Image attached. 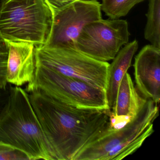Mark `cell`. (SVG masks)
<instances>
[{
  "mask_svg": "<svg viewBox=\"0 0 160 160\" xmlns=\"http://www.w3.org/2000/svg\"><path fill=\"white\" fill-rule=\"evenodd\" d=\"M0 160H29L27 155L19 150L0 143Z\"/></svg>",
  "mask_w": 160,
  "mask_h": 160,
  "instance_id": "16",
  "label": "cell"
},
{
  "mask_svg": "<svg viewBox=\"0 0 160 160\" xmlns=\"http://www.w3.org/2000/svg\"><path fill=\"white\" fill-rule=\"evenodd\" d=\"M124 45L108 67L106 94L110 109L116 103L120 83L131 67L133 57L138 49V42L134 40Z\"/></svg>",
  "mask_w": 160,
  "mask_h": 160,
  "instance_id": "11",
  "label": "cell"
},
{
  "mask_svg": "<svg viewBox=\"0 0 160 160\" xmlns=\"http://www.w3.org/2000/svg\"><path fill=\"white\" fill-rule=\"evenodd\" d=\"M25 90L53 160H72L84 146L109 126L111 109L78 108L62 103L36 89Z\"/></svg>",
  "mask_w": 160,
  "mask_h": 160,
  "instance_id": "1",
  "label": "cell"
},
{
  "mask_svg": "<svg viewBox=\"0 0 160 160\" xmlns=\"http://www.w3.org/2000/svg\"><path fill=\"white\" fill-rule=\"evenodd\" d=\"M36 65L106 91L109 63L92 58L73 46H36Z\"/></svg>",
  "mask_w": 160,
  "mask_h": 160,
  "instance_id": "6",
  "label": "cell"
},
{
  "mask_svg": "<svg viewBox=\"0 0 160 160\" xmlns=\"http://www.w3.org/2000/svg\"><path fill=\"white\" fill-rule=\"evenodd\" d=\"M5 1V0H3V1Z\"/></svg>",
  "mask_w": 160,
  "mask_h": 160,
  "instance_id": "20",
  "label": "cell"
},
{
  "mask_svg": "<svg viewBox=\"0 0 160 160\" xmlns=\"http://www.w3.org/2000/svg\"><path fill=\"white\" fill-rule=\"evenodd\" d=\"M147 100L139 95L127 72L120 83L116 103L111 112L115 116H127L133 119Z\"/></svg>",
  "mask_w": 160,
  "mask_h": 160,
  "instance_id": "12",
  "label": "cell"
},
{
  "mask_svg": "<svg viewBox=\"0 0 160 160\" xmlns=\"http://www.w3.org/2000/svg\"><path fill=\"white\" fill-rule=\"evenodd\" d=\"M2 2H3V0H0V10H1V8Z\"/></svg>",
  "mask_w": 160,
  "mask_h": 160,
  "instance_id": "19",
  "label": "cell"
},
{
  "mask_svg": "<svg viewBox=\"0 0 160 160\" xmlns=\"http://www.w3.org/2000/svg\"><path fill=\"white\" fill-rule=\"evenodd\" d=\"M9 95V84L5 88H0V113L7 102Z\"/></svg>",
  "mask_w": 160,
  "mask_h": 160,
  "instance_id": "18",
  "label": "cell"
},
{
  "mask_svg": "<svg viewBox=\"0 0 160 160\" xmlns=\"http://www.w3.org/2000/svg\"><path fill=\"white\" fill-rule=\"evenodd\" d=\"M0 143L21 151L29 160H53L28 93L20 87L9 84V97L0 113Z\"/></svg>",
  "mask_w": 160,
  "mask_h": 160,
  "instance_id": "2",
  "label": "cell"
},
{
  "mask_svg": "<svg viewBox=\"0 0 160 160\" xmlns=\"http://www.w3.org/2000/svg\"><path fill=\"white\" fill-rule=\"evenodd\" d=\"M8 56L7 42L0 38V88H5L9 85L6 75Z\"/></svg>",
  "mask_w": 160,
  "mask_h": 160,
  "instance_id": "15",
  "label": "cell"
},
{
  "mask_svg": "<svg viewBox=\"0 0 160 160\" xmlns=\"http://www.w3.org/2000/svg\"><path fill=\"white\" fill-rule=\"evenodd\" d=\"M53 12L62 10L77 0H45Z\"/></svg>",
  "mask_w": 160,
  "mask_h": 160,
  "instance_id": "17",
  "label": "cell"
},
{
  "mask_svg": "<svg viewBox=\"0 0 160 160\" xmlns=\"http://www.w3.org/2000/svg\"><path fill=\"white\" fill-rule=\"evenodd\" d=\"M158 115V105L148 99L129 123L117 130L108 126L72 160H120L132 154L154 132L152 122Z\"/></svg>",
  "mask_w": 160,
  "mask_h": 160,
  "instance_id": "3",
  "label": "cell"
},
{
  "mask_svg": "<svg viewBox=\"0 0 160 160\" xmlns=\"http://www.w3.org/2000/svg\"><path fill=\"white\" fill-rule=\"evenodd\" d=\"M36 89L66 105L81 109H110L106 91L36 65L34 78L26 89Z\"/></svg>",
  "mask_w": 160,
  "mask_h": 160,
  "instance_id": "5",
  "label": "cell"
},
{
  "mask_svg": "<svg viewBox=\"0 0 160 160\" xmlns=\"http://www.w3.org/2000/svg\"><path fill=\"white\" fill-rule=\"evenodd\" d=\"M54 17L45 0H5L0 10V38L35 46L47 44Z\"/></svg>",
  "mask_w": 160,
  "mask_h": 160,
  "instance_id": "4",
  "label": "cell"
},
{
  "mask_svg": "<svg viewBox=\"0 0 160 160\" xmlns=\"http://www.w3.org/2000/svg\"><path fill=\"white\" fill-rule=\"evenodd\" d=\"M130 35L126 20L102 18L84 26L74 41V46L92 58L108 62L128 43Z\"/></svg>",
  "mask_w": 160,
  "mask_h": 160,
  "instance_id": "7",
  "label": "cell"
},
{
  "mask_svg": "<svg viewBox=\"0 0 160 160\" xmlns=\"http://www.w3.org/2000/svg\"><path fill=\"white\" fill-rule=\"evenodd\" d=\"M101 4L97 0H77L54 13L48 45L74 46V41L88 23L102 19Z\"/></svg>",
  "mask_w": 160,
  "mask_h": 160,
  "instance_id": "8",
  "label": "cell"
},
{
  "mask_svg": "<svg viewBox=\"0 0 160 160\" xmlns=\"http://www.w3.org/2000/svg\"><path fill=\"white\" fill-rule=\"evenodd\" d=\"M134 76L137 89L143 97L156 104L160 101V48L144 46L135 58Z\"/></svg>",
  "mask_w": 160,
  "mask_h": 160,
  "instance_id": "9",
  "label": "cell"
},
{
  "mask_svg": "<svg viewBox=\"0 0 160 160\" xmlns=\"http://www.w3.org/2000/svg\"><path fill=\"white\" fill-rule=\"evenodd\" d=\"M6 42L8 47L6 73L8 84L21 87L31 83L36 69V46L26 42Z\"/></svg>",
  "mask_w": 160,
  "mask_h": 160,
  "instance_id": "10",
  "label": "cell"
},
{
  "mask_svg": "<svg viewBox=\"0 0 160 160\" xmlns=\"http://www.w3.org/2000/svg\"><path fill=\"white\" fill-rule=\"evenodd\" d=\"M144 37L151 45L160 48V0H149Z\"/></svg>",
  "mask_w": 160,
  "mask_h": 160,
  "instance_id": "13",
  "label": "cell"
},
{
  "mask_svg": "<svg viewBox=\"0 0 160 160\" xmlns=\"http://www.w3.org/2000/svg\"><path fill=\"white\" fill-rule=\"evenodd\" d=\"M145 0H102L101 10L110 19H119L127 15L136 4Z\"/></svg>",
  "mask_w": 160,
  "mask_h": 160,
  "instance_id": "14",
  "label": "cell"
}]
</instances>
